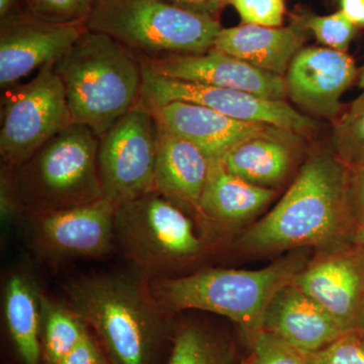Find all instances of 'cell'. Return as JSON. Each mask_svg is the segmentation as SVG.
Instances as JSON below:
<instances>
[{
	"instance_id": "1",
	"label": "cell",
	"mask_w": 364,
	"mask_h": 364,
	"mask_svg": "<svg viewBox=\"0 0 364 364\" xmlns=\"http://www.w3.org/2000/svg\"><path fill=\"white\" fill-rule=\"evenodd\" d=\"M347 178L348 168L335 153L312 155L279 203L244 232L236 245L258 254L304 247L326 251L352 243L356 221Z\"/></svg>"
},
{
	"instance_id": "2",
	"label": "cell",
	"mask_w": 364,
	"mask_h": 364,
	"mask_svg": "<svg viewBox=\"0 0 364 364\" xmlns=\"http://www.w3.org/2000/svg\"><path fill=\"white\" fill-rule=\"evenodd\" d=\"M73 123L100 138L136 109L142 90L138 56L105 33L86 30L55 62Z\"/></svg>"
},
{
	"instance_id": "3",
	"label": "cell",
	"mask_w": 364,
	"mask_h": 364,
	"mask_svg": "<svg viewBox=\"0 0 364 364\" xmlns=\"http://www.w3.org/2000/svg\"><path fill=\"white\" fill-rule=\"evenodd\" d=\"M308 261L291 254L257 270L210 268L186 275L151 279V296L163 312L200 310L234 321L248 337L262 331L265 311L273 296L293 282Z\"/></svg>"
},
{
	"instance_id": "4",
	"label": "cell",
	"mask_w": 364,
	"mask_h": 364,
	"mask_svg": "<svg viewBox=\"0 0 364 364\" xmlns=\"http://www.w3.org/2000/svg\"><path fill=\"white\" fill-rule=\"evenodd\" d=\"M142 275L102 273L69 282V306L90 325L117 364H148L163 315Z\"/></svg>"
},
{
	"instance_id": "5",
	"label": "cell",
	"mask_w": 364,
	"mask_h": 364,
	"mask_svg": "<svg viewBox=\"0 0 364 364\" xmlns=\"http://www.w3.org/2000/svg\"><path fill=\"white\" fill-rule=\"evenodd\" d=\"M86 28L146 59L203 54L222 30L215 18L165 0H93Z\"/></svg>"
},
{
	"instance_id": "6",
	"label": "cell",
	"mask_w": 364,
	"mask_h": 364,
	"mask_svg": "<svg viewBox=\"0 0 364 364\" xmlns=\"http://www.w3.org/2000/svg\"><path fill=\"white\" fill-rule=\"evenodd\" d=\"M98 143L100 138L90 127L72 123L21 166L11 167L23 208L48 212L104 198L98 176Z\"/></svg>"
},
{
	"instance_id": "7",
	"label": "cell",
	"mask_w": 364,
	"mask_h": 364,
	"mask_svg": "<svg viewBox=\"0 0 364 364\" xmlns=\"http://www.w3.org/2000/svg\"><path fill=\"white\" fill-rule=\"evenodd\" d=\"M114 236L136 272L147 280L198 260L207 246L191 215L154 191L117 208Z\"/></svg>"
},
{
	"instance_id": "8",
	"label": "cell",
	"mask_w": 364,
	"mask_h": 364,
	"mask_svg": "<svg viewBox=\"0 0 364 364\" xmlns=\"http://www.w3.org/2000/svg\"><path fill=\"white\" fill-rule=\"evenodd\" d=\"M54 65L55 62L46 64L32 80L6 92L0 128V155L6 166H21L73 123Z\"/></svg>"
},
{
	"instance_id": "9",
	"label": "cell",
	"mask_w": 364,
	"mask_h": 364,
	"mask_svg": "<svg viewBox=\"0 0 364 364\" xmlns=\"http://www.w3.org/2000/svg\"><path fill=\"white\" fill-rule=\"evenodd\" d=\"M157 155L155 117L134 109L100 136L98 176L105 200L119 207L154 191Z\"/></svg>"
},
{
	"instance_id": "10",
	"label": "cell",
	"mask_w": 364,
	"mask_h": 364,
	"mask_svg": "<svg viewBox=\"0 0 364 364\" xmlns=\"http://www.w3.org/2000/svg\"><path fill=\"white\" fill-rule=\"evenodd\" d=\"M141 62V61H140ZM142 90L136 109L151 112L170 102L202 105L232 119L263 123L304 133L316 124L284 100L263 98L243 91L159 75L142 63Z\"/></svg>"
},
{
	"instance_id": "11",
	"label": "cell",
	"mask_w": 364,
	"mask_h": 364,
	"mask_svg": "<svg viewBox=\"0 0 364 364\" xmlns=\"http://www.w3.org/2000/svg\"><path fill=\"white\" fill-rule=\"evenodd\" d=\"M116 210L104 198L77 207L31 213L33 246L51 260L107 255L116 243Z\"/></svg>"
},
{
	"instance_id": "12",
	"label": "cell",
	"mask_w": 364,
	"mask_h": 364,
	"mask_svg": "<svg viewBox=\"0 0 364 364\" xmlns=\"http://www.w3.org/2000/svg\"><path fill=\"white\" fill-rule=\"evenodd\" d=\"M291 282L322 306L344 333L364 330V251L353 243L321 251Z\"/></svg>"
},
{
	"instance_id": "13",
	"label": "cell",
	"mask_w": 364,
	"mask_h": 364,
	"mask_svg": "<svg viewBox=\"0 0 364 364\" xmlns=\"http://www.w3.org/2000/svg\"><path fill=\"white\" fill-rule=\"evenodd\" d=\"M0 85L11 87L46 64L56 62L87 30L86 23H55L28 14L1 20Z\"/></svg>"
},
{
	"instance_id": "14",
	"label": "cell",
	"mask_w": 364,
	"mask_h": 364,
	"mask_svg": "<svg viewBox=\"0 0 364 364\" xmlns=\"http://www.w3.org/2000/svg\"><path fill=\"white\" fill-rule=\"evenodd\" d=\"M359 74L347 52L305 48L294 55L287 69V95L305 111L334 119L341 109L340 98Z\"/></svg>"
},
{
	"instance_id": "15",
	"label": "cell",
	"mask_w": 364,
	"mask_h": 364,
	"mask_svg": "<svg viewBox=\"0 0 364 364\" xmlns=\"http://www.w3.org/2000/svg\"><path fill=\"white\" fill-rule=\"evenodd\" d=\"M138 58L144 66L165 77L243 91L269 100H284L287 95L284 76L250 65L215 48L188 56Z\"/></svg>"
},
{
	"instance_id": "16",
	"label": "cell",
	"mask_w": 364,
	"mask_h": 364,
	"mask_svg": "<svg viewBox=\"0 0 364 364\" xmlns=\"http://www.w3.org/2000/svg\"><path fill=\"white\" fill-rule=\"evenodd\" d=\"M262 331L301 352L322 350L345 334L331 315L293 282L268 304Z\"/></svg>"
},
{
	"instance_id": "17",
	"label": "cell",
	"mask_w": 364,
	"mask_h": 364,
	"mask_svg": "<svg viewBox=\"0 0 364 364\" xmlns=\"http://www.w3.org/2000/svg\"><path fill=\"white\" fill-rule=\"evenodd\" d=\"M165 130L202 150L210 160H222L230 150L267 124L232 119L189 102H170L148 112Z\"/></svg>"
},
{
	"instance_id": "18",
	"label": "cell",
	"mask_w": 364,
	"mask_h": 364,
	"mask_svg": "<svg viewBox=\"0 0 364 364\" xmlns=\"http://www.w3.org/2000/svg\"><path fill=\"white\" fill-rule=\"evenodd\" d=\"M210 160L188 141L157 124L154 191L169 198L202 224L200 200Z\"/></svg>"
},
{
	"instance_id": "19",
	"label": "cell",
	"mask_w": 364,
	"mask_h": 364,
	"mask_svg": "<svg viewBox=\"0 0 364 364\" xmlns=\"http://www.w3.org/2000/svg\"><path fill=\"white\" fill-rule=\"evenodd\" d=\"M296 134L268 124L235 146L221 161L230 173L255 186L272 188L286 178L293 166Z\"/></svg>"
},
{
	"instance_id": "20",
	"label": "cell",
	"mask_w": 364,
	"mask_h": 364,
	"mask_svg": "<svg viewBox=\"0 0 364 364\" xmlns=\"http://www.w3.org/2000/svg\"><path fill=\"white\" fill-rule=\"evenodd\" d=\"M275 196L262 188L230 173L221 160H210V171L200 200L205 225L238 226L255 217Z\"/></svg>"
},
{
	"instance_id": "21",
	"label": "cell",
	"mask_w": 364,
	"mask_h": 364,
	"mask_svg": "<svg viewBox=\"0 0 364 364\" xmlns=\"http://www.w3.org/2000/svg\"><path fill=\"white\" fill-rule=\"evenodd\" d=\"M301 43L303 37L293 28L244 23L222 28L213 48L257 68L284 76Z\"/></svg>"
},
{
	"instance_id": "22",
	"label": "cell",
	"mask_w": 364,
	"mask_h": 364,
	"mask_svg": "<svg viewBox=\"0 0 364 364\" xmlns=\"http://www.w3.org/2000/svg\"><path fill=\"white\" fill-rule=\"evenodd\" d=\"M43 296L33 280L25 273L9 275L4 291L7 329L25 364H40Z\"/></svg>"
},
{
	"instance_id": "23",
	"label": "cell",
	"mask_w": 364,
	"mask_h": 364,
	"mask_svg": "<svg viewBox=\"0 0 364 364\" xmlns=\"http://www.w3.org/2000/svg\"><path fill=\"white\" fill-rule=\"evenodd\" d=\"M85 321L69 306L43 299L44 355L47 364H59L87 333Z\"/></svg>"
},
{
	"instance_id": "24",
	"label": "cell",
	"mask_w": 364,
	"mask_h": 364,
	"mask_svg": "<svg viewBox=\"0 0 364 364\" xmlns=\"http://www.w3.org/2000/svg\"><path fill=\"white\" fill-rule=\"evenodd\" d=\"M231 351L207 330L182 327L174 339L168 364H231Z\"/></svg>"
},
{
	"instance_id": "25",
	"label": "cell",
	"mask_w": 364,
	"mask_h": 364,
	"mask_svg": "<svg viewBox=\"0 0 364 364\" xmlns=\"http://www.w3.org/2000/svg\"><path fill=\"white\" fill-rule=\"evenodd\" d=\"M335 124V154L346 166L364 159V88Z\"/></svg>"
},
{
	"instance_id": "26",
	"label": "cell",
	"mask_w": 364,
	"mask_h": 364,
	"mask_svg": "<svg viewBox=\"0 0 364 364\" xmlns=\"http://www.w3.org/2000/svg\"><path fill=\"white\" fill-rule=\"evenodd\" d=\"M304 26L312 31L316 39L325 48L340 52H347L358 33V26L341 11L329 16H309L304 21Z\"/></svg>"
},
{
	"instance_id": "27",
	"label": "cell",
	"mask_w": 364,
	"mask_h": 364,
	"mask_svg": "<svg viewBox=\"0 0 364 364\" xmlns=\"http://www.w3.org/2000/svg\"><path fill=\"white\" fill-rule=\"evenodd\" d=\"M28 14L55 23H86L93 0H26Z\"/></svg>"
},
{
	"instance_id": "28",
	"label": "cell",
	"mask_w": 364,
	"mask_h": 364,
	"mask_svg": "<svg viewBox=\"0 0 364 364\" xmlns=\"http://www.w3.org/2000/svg\"><path fill=\"white\" fill-rule=\"evenodd\" d=\"M303 354L308 364H364V330L345 333L322 350Z\"/></svg>"
},
{
	"instance_id": "29",
	"label": "cell",
	"mask_w": 364,
	"mask_h": 364,
	"mask_svg": "<svg viewBox=\"0 0 364 364\" xmlns=\"http://www.w3.org/2000/svg\"><path fill=\"white\" fill-rule=\"evenodd\" d=\"M253 364H308L303 352L296 350L269 333L259 331L248 337Z\"/></svg>"
},
{
	"instance_id": "30",
	"label": "cell",
	"mask_w": 364,
	"mask_h": 364,
	"mask_svg": "<svg viewBox=\"0 0 364 364\" xmlns=\"http://www.w3.org/2000/svg\"><path fill=\"white\" fill-rule=\"evenodd\" d=\"M244 23L279 28L284 21V0H228Z\"/></svg>"
},
{
	"instance_id": "31",
	"label": "cell",
	"mask_w": 364,
	"mask_h": 364,
	"mask_svg": "<svg viewBox=\"0 0 364 364\" xmlns=\"http://www.w3.org/2000/svg\"><path fill=\"white\" fill-rule=\"evenodd\" d=\"M347 193L352 215L356 223L364 218V159L347 166Z\"/></svg>"
},
{
	"instance_id": "32",
	"label": "cell",
	"mask_w": 364,
	"mask_h": 364,
	"mask_svg": "<svg viewBox=\"0 0 364 364\" xmlns=\"http://www.w3.org/2000/svg\"><path fill=\"white\" fill-rule=\"evenodd\" d=\"M105 360L98 350L97 344L88 333L74 347L68 354L62 359L59 364H105Z\"/></svg>"
},
{
	"instance_id": "33",
	"label": "cell",
	"mask_w": 364,
	"mask_h": 364,
	"mask_svg": "<svg viewBox=\"0 0 364 364\" xmlns=\"http://www.w3.org/2000/svg\"><path fill=\"white\" fill-rule=\"evenodd\" d=\"M165 1L186 11L215 18L224 4H228V0H165Z\"/></svg>"
},
{
	"instance_id": "34",
	"label": "cell",
	"mask_w": 364,
	"mask_h": 364,
	"mask_svg": "<svg viewBox=\"0 0 364 364\" xmlns=\"http://www.w3.org/2000/svg\"><path fill=\"white\" fill-rule=\"evenodd\" d=\"M345 16L358 28H364V0H339Z\"/></svg>"
},
{
	"instance_id": "35",
	"label": "cell",
	"mask_w": 364,
	"mask_h": 364,
	"mask_svg": "<svg viewBox=\"0 0 364 364\" xmlns=\"http://www.w3.org/2000/svg\"><path fill=\"white\" fill-rule=\"evenodd\" d=\"M352 243L364 251V218L356 223L353 238H352Z\"/></svg>"
},
{
	"instance_id": "36",
	"label": "cell",
	"mask_w": 364,
	"mask_h": 364,
	"mask_svg": "<svg viewBox=\"0 0 364 364\" xmlns=\"http://www.w3.org/2000/svg\"><path fill=\"white\" fill-rule=\"evenodd\" d=\"M18 0H0V16L1 20L14 14V9Z\"/></svg>"
},
{
	"instance_id": "37",
	"label": "cell",
	"mask_w": 364,
	"mask_h": 364,
	"mask_svg": "<svg viewBox=\"0 0 364 364\" xmlns=\"http://www.w3.org/2000/svg\"><path fill=\"white\" fill-rule=\"evenodd\" d=\"M358 85L359 87L364 88V66L361 69L360 74H359Z\"/></svg>"
},
{
	"instance_id": "38",
	"label": "cell",
	"mask_w": 364,
	"mask_h": 364,
	"mask_svg": "<svg viewBox=\"0 0 364 364\" xmlns=\"http://www.w3.org/2000/svg\"><path fill=\"white\" fill-rule=\"evenodd\" d=\"M241 364H253L252 361H251L250 358L248 359H245V360L242 361Z\"/></svg>"
},
{
	"instance_id": "39",
	"label": "cell",
	"mask_w": 364,
	"mask_h": 364,
	"mask_svg": "<svg viewBox=\"0 0 364 364\" xmlns=\"http://www.w3.org/2000/svg\"><path fill=\"white\" fill-rule=\"evenodd\" d=\"M105 364H111V363H107V360H105Z\"/></svg>"
}]
</instances>
